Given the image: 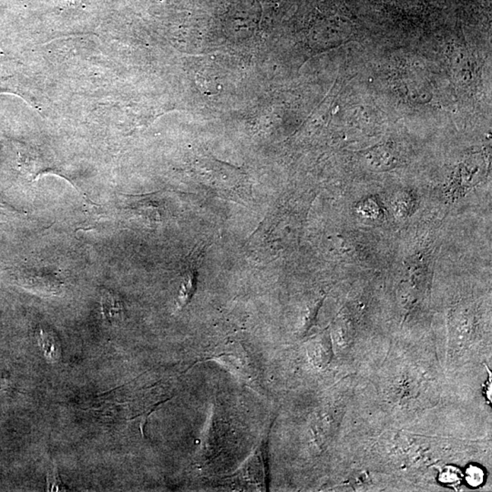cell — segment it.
Segmentation results:
<instances>
[{
	"instance_id": "cell-1",
	"label": "cell",
	"mask_w": 492,
	"mask_h": 492,
	"mask_svg": "<svg viewBox=\"0 0 492 492\" xmlns=\"http://www.w3.org/2000/svg\"><path fill=\"white\" fill-rule=\"evenodd\" d=\"M206 246H202L196 249L190 256L188 270L184 276L182 285H181L179 297L177 301V309L182 310L190 302L195 295L197 289V278H198V268L201 263L202 255L205 252Z\"/></svg>"
},
{
	"instance_id": "cell-2",
	"label": "cell",
	"mask_w": 492,
	"mask_h": 492,
	"mask_svg": "<svg viewBox=\"0 0 492 492\" xmlns=\"http://www.w3.org/2000/svg\"><path fill=\"white\" fill-rule=\"evenodd\" d=\"M101 313L107 322H120L125 315L122 299L113 292L104 290L101 294Z\"/></svg>"
},
{
	"instance_id": "cell-3",
	"label": "cell",
	"mask_w": 492,
	"mask_h": 492,
	"mask_svg": "<svg viewBox=\"0 0 492 492\" xmlns=\"http://www.w3.org/2000/svg\"><path fill=\"white\" fill-rule=\"evenodd\" d=\"M40 345L45 352V355L52 361L58 360L60 357V348L57 338L52 331L40 328L38 333Z\"/></svg>"
},
{
	"instance_id": "cell-4",
	"label": "cell",
	"mask_w": 492,
	"mask_h": 492,
	"mask_svg": "<svg viewBox=\"0 0 492 492\" xmlns=\"http://www.w3.org/2000/svg\"><path fill=\"white\" fill-rule=\"evenodd\" d=\"M415 199L411 193H398L393 198L392 208L396 217L406 218L413 211Z\"/></svg>"
},
{
	"instance_id": "cell-5",
	"label": "cell",
	"mask_w": 492,
	"mask_h": 492,
	"mask_svg": "<svg viewBox=\"0 0 492 492\" xmlns=\"http://www.w3.org/2000/svg\"><path fill=\"white\" fill-rule=\"evenodd\" d=\"M24 215L25 212L18 211L0 197V224L11 223Z\"/></svg>"
},
{
	"instance_id": "cell-6",
	"label": "cell",
	"mask_w": 492,
	"mask_h": 492,
	"mask_svg": "<svg viewBox=\"0 0 492 492\" xmlns=\"http://www.w3.org/2000/svg\"><path fill=\"white\" fill-rule=\"evenodd\" d=\"M63 488H64V486L60 481L56 466H54V468L49 473V477H47V488H49L50 491H64Z\"/></svg>"
},
{
	"instance_id": "cell-7",
	"label": "cell",
	"mask_w": 492,
	"mask_h": 492,
	"mask_svg": "<svg viewBox=\"0 0 492 492\" xmlns=\"http://www.w3.org/2000/svg\"><path fill=\"white\" fill-rule=\"evenodd\" d=\"M360 212L365 217L372 218L377 217L379 214V206L374 202L373 200H366L360 205Z\"/></svg>"
},
{
	"instance_id": "cell-8",
	"label": "cell",
	"mask_w": 492,
	"mask_h": 492,
	"mask_svg": "<svg viewBox=\"0 0 492 492\" xmlns=\"http://www.w3.org/2000/svg\"><path fill=\"white\" fill-rule=\"evenodd\" d=\"M469 484H471V482L473 481H474V482H473L472 484L473 486H477L479 484H481V481H482V472L481 471V469H479L477 468H472L469 469Z\"/></svg>"
}]
</instances>
